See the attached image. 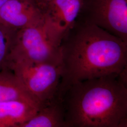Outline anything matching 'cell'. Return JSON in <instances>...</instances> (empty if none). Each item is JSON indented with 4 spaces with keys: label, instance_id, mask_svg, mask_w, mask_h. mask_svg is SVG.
<instances>
[{
    "label": "cell",
    "instance_id": "obj_1",
    "mask_svg": "<svg viewBox=\"0 0 127 127\" xmlns=\"http://www.w3.org/2000/svg\"><path fill=\"white\" fill-rule=\"evenodd\" d=\"M59 95L78 82L127 70V43L100 27L77 19L60 45Z\"/></svg>",
    "mask_w": 127,
    "mask_h": 127
},
{
    "label": "cell",
    "instance_id": "obj_2",
    "mask_svg": "<svg viewBox=\"0 0 127 127\" xmlns=\"http://www.w3.org/2000/svg\"><path fill=\"white\" fill-rule=\"evenodd\" d=\"M127 70L78 82L61 94L67 127H127Z\"/></svg>",
    "mask_w": 127,
    "mask_h": 127
},
{
    "label": "cell",
    "instance_id": "obj_3",
    "mask_svg": "<svg viewBox=\"0 0 127 127\" xmlns=\"http://www.w3.org/2000/svg\"><path fill=\"white\" fill-rule=\"evenodd\" d=\"M9 69L18 77L39 108L59 97L61 64L16 61L9 63Z\"/></svg>",
    "mask_w": 127,
    "mask_h": 127
},
{
    "label": "cell",
    "instance_id": "obj_4",
    "mask_svg": "<svg viewBox=\"0 0 127 127\" xmlns=\"http://www.w3.org/2000/svg\"><path fill=\"white\" fill-rule=\"evenodd\" d=\"M16 61L61 64L60 46L49 36L44 20L17 32L9 64Z\"/></svg>",
    "mask_w": 127,
    "mask_h": 127
},
{
    "label": "cell",
    "instance_id": "obj_5",
    "mask_svg": "<svg viewBox=\"0 0 127 127\" xmlns=\"http://www.w3.org/2000/svg\"><path fill=\"white\" fill-rule=\"evenodd\" d=\"M77 19L95 25L127 43V0H83Z\"/></svg>",
    "mask_w": 127,
    "mask_h": 127
},
{
    "label": "cell",
    "instance_id": "obj_6",
    "mask_svg": "<svg viewBox=\"0 0 127 127\" xmlns=\"http://www.w3.org/2000/svg\"><path fill=\"white\" fill-rule=\"evenodd\" d=\"M83 0H51L43 9L44 23L48 34L59 46L77 20Z\"/></svg>",
    "mask_w": 127,
    "mask_h": 127
},
{
    "label": "cell",
    "instance_id": "obj_7",
    "mask_svg": "<svg viewBox=\"0 0 127 127\" xmlns=\"http://www.w3.org/2000/svg\"><path fill=\"white\" fill-rule=\"evenodd\" d=\"M43 20V11L34 0H8L0 9V26L15 31Z\"/></svg>",
    "mask_w": 127,
    "mask_h": 127
},
{
    "label": "cell",
    "instance_id": "obj_8",
    "mask_svg": "<svg viewBox=\"0 0 127 127\" xmlns=\"http://www.w3.org/2000/svg\"><path fill=\"white\" fill-rule=\"evenodd\" d=\"M39 107L25 101L0 103V127H21L37 112Z\"/></svg>",
    "mask_w": 127,
    "mask_h": 127
},
{
    "label": "cell",
    "instance_id": "obj_9",
    "mask_svg": "<svg viewBox=\"0 0 127 127\" xmlns=\"http://www.w3.org/2000/svg\"><path fill=\"white\" fill-rule=\"evenodd\" d=\"M21 127H67L62 98L57 97L49 104L41 107Z\"/></svg>",
    "mask_w": 127,
    "mask_h": 127
},
{
    "label": "cell",
    "instance_id": "obj_10",
    "mask_svg": "<svg viewBox=\"0 0 127 127\" xmlns=\"http://www.w3.org/2000/svg\"><path fill=\"white\" fill-rule=\"evenodd\" d=\"M12 100L25 101L39 108L13 71L7 68L0 72V103Z\"/></svg>",
    "mask_w": 127,
    "mask_h": 127
},
{
    "label": "cell",
    "instance_id": "obj_11",
    "mask_svg": "<svg viewBox=\"0 0 127 127\" xmlns=\"http://www.w3.org/2000/svg\"><path fill=\"white\" fill-rule=\"evenodd\" d=\"M17 32L0 26V72L8 68Z\"/></svg>",
    "mask_w": 127,
    "mask_h": 127
},
{
    "label": "cell",
    "instance_id": "obj_12",
    "mask_svg": "<svg viewBox=\"0 0 127 127\" xmlns=\"http://www.w3.org/2000/svg\"><path fill=\"white\" fill-rule=\"evenodd\" d=\"M38 5L41 7L43 10L46 5L51 0H34Z\"/></svg>",
    "mask_w": 127,
    "mask_h": 127
},
{
    "label": "cell",
    "instance_id": "obj_13",
    "mask_svg": "<svg viewBox=\"0 0 127 127\" xmlns=\"http://www.w3.org/2000/svg\"><path fill=\"white\" fill-rule=\"evenodd\" d=\"M8 0H0V9Z\"/></svg>",
    "mask_w": 127,
    "mask_h": 127
}]
</instances>
